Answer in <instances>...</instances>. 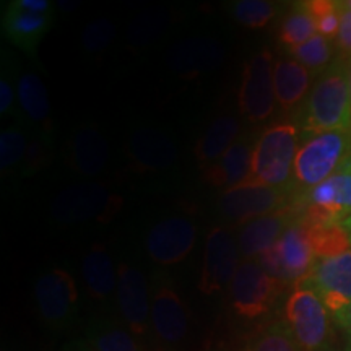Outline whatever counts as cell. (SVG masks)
I'll return each mask as SVG.
<instances>
[{
	"instance_id": "6da1fadb",
	"label": "cell",
	"mask_w": 351,
	"mask_h": 351,
	"mask_svg": "<svg viewBox=\"0 0 351 351\" xmlns=\"http://www.w3.org/2000/svg\"><path fill=\"white\" fill-rule=\"evenodd\" d=\"M300 127L307 137L351 129L348 60L339 57L317 77L301 108Z\"/></svg>"
},
{
	"instance_id": "7a4b0ae2",
	"label": "cell",
	"mask_w": 351,
	"mask_h": 351,
	"mask_svg": "<svg viewBox=\"0 0 351 351\" xmlns=\"http://www.w3.org/2000/svg\"><path fill=\"white\" fill-rule=\"evenodd\" d=\"M300 150V129L282 122L267 129L254 145L247 181L263 186L293 189L295 161Z\"/></svg>"
},
{
	"instance_id": "3957f363",
	"label": "cell",
	"mask_w": 351,
	"mask_h": 351,
	"mask_svg": "<svg viewBox=\"0 0 351 351\" xmlns=\"http://www.w3.org/2000/svg\"><path fill=\"white\" fill-rule=\"evenodd\" d=\"M351 156V129L330 130L307 137L298 150L293 173L296 199L327 181Z\"/></svg>"
},
{
	"instance_id": "277c9868",
	"label": "cell",
	"mask_w": 351,
	"mask_h": 351,
	"mask_svg": "<svg viewBox=\"0 0 351 351\" xmlns=\"http://www.w3.org/2000/svg\"><path fill=\"white\" fill-rule=\"evenodd\" d=\"M122 207V199L98 182L77 184L60 191L49 205L51 219L59 226L108 221Z\"/></svg>"
},
{
	"instance_id": "5b68a950",
	"label": "cell",
	"mask_w": 351,
	"mask_h": 351,
	"mask_svg": "<svg viewBox=\"0 0 351 351\" xmlns=\"http://www.w3.org/2000/svg\"><path fill=\"white\" fill-rule=\"evenodd\" d=\"M330 313L306 282L293 287L285 302V319L300 351H320L330 335Z\"/></svg>"
},
{
	"instance_id": "8992f818",
	"label": "cell",
	"mask_w": 351,
	"mask_h": 351,
	"mask_svg": "<svg viewBox=\"0 0 351 351\" xmlns=\"http://www.w3.org/2000/svg\"><path fill=\"white\" fill-rule=\"evenodd\" d=\"M287 285L271 276L257 258L241 262L231 287L230 302L239 317L252 320L269 314Z\"/></svg>"
},
{
	"instance_id": "52a82bcc",
	"label": "cell",
	"mask_w": 351,
	"mask_h": 351,
	"mask_svg": "<svg viewBox=\"0 0 351 351\" xmlns=\"http://www.w3.org/2000/svg\"><path fill=\"white\" fill-rule=\"evenodd\" d=\"M257 261L271 276L285 285L295 287L307 278L315 263V256L311 244L309 226L302 221L301 212L300 218L285 231L274 247L262 254Z\"/></svg>"
},
{
	"instance_id": "ba28073f",
	"label": "cell",
	"mask_w": 351,
	"mask_h": 351,
	"mask_svg": "<svg viewBox=\"0 0 351 351\" xmlns=\"http://www.w3.org/2000/svg\"><path fill=\"white\" fill-rule=\"evenodd\" d=\"M296 202L293 189H280L245 181L223 191L218 208L223 218L236 225H245L252 219L280 212Z\"/></svg>"
},
{
	"instance_id": "9c48e42d",
	"label": "cell",
	"mask_w": 351,
	"mask_h": 351,
	"mask_svg": "<svg viewBox=\"0 0 351 351\" xmlns=\"http://www.w3.org/2000/svg\"><path fill=\"white\" fill-rule=\"evenodd\" d=\"M39 317L52 330H64L77 320L78 288L64 269H51L38 276L33 288Z\"/></svg>"
},
{
	"instance_id": "30bf717a",
	"label": "cell",
	"mask_w": 351,
	"mask_h": 351,
	"mask_svg": "<svg viewBox=\"0 0 351 351\" xmlns=\"http://www.w3.org/2000/svg\"><path fill=\"white\" fill-rule=\"evenodd\" d=\"M274 65L275 59L269 49L257 52L244 64L238 96L239 109L245 119L254 124L270 119L275 111Z\"/></svg>"
},
{
	"instance_id": "8fae6325",
	"label": "cell",
	"mask_w": 351,
	"mask_h": 351,
	"mask_svg": "<svg viewBox=\"0 0 351 351\" xmlns=\"http://www.w3.org/2000/svg\"><path fill=\"white\" fill-rule=\"evenodd\" d=\"M295 205L307 225L343 223L351 215V171H337L327 181L296 199Z\"/></svg>"
},
{
	"instance_id": "7c38bea8",
	"label": "cell",
	"mask_w": 351,
	"mask_h": 351,
	"mask_svg": "<svg viewBox=\"0 0 351 351\" xmlns=\"http://www.w3.org/2000/svg\"><path fill=\"white\" fill-rule=\"evenodd\" d=\"M239 265L241 251L234 234L225 226L212 228L205 239L199 291L205 296H213L230 289Z\"/></svg>"
},
{
	"instance_id": "4fadbf2b",
	"label": "cell",
	"mask_w": 351,
	"mask_h": 351,
	"mask_svg": "<svg viewBox=\"0 0 351 351\" xmlns=\"http://www.w3.org/2000/svg\"><path fill=\"white\" fill-rule=\"evenodd\" d=\"M117 309L122 324L142 339L152 328V300L148 280L138 267L129 262L117 265Z\"/></svg>"
},
{
	"instance_id": "5bb4252c",
	"label": "cell",
	"mask_w": 351,
	"mask_h": 351,
	"mask_svg": "<svg viewBox=\"0 0 351 351\" xmlns=\"http://www.w3.org/2000/svg\"><path fill=\"white\" fill-rule=\"evenodd\" d=\"M302 282L317 293L337 322L351 304V249L339 256L317 258Z\"/></svg>"
},
{
	"instance_id": "9a60e30c",
	"label": "cell",
	"mask_w": 351,
	"mask_h": 351,
	"mask_svg": "<svg viewBox=\"0 0 351 351\" xmlns=\"http://www.w3.org/2000/svg\"><path fill=\"white\" fill-rule=\"evenodd\" d=\"M197 228L191 218L174 215L155 223L145 236V249L156 265L171 267L181 263L192 252Z\"/></svg>"
},
{
	"instance_id": "2e32d148",
	"label": "cell",
	"mask_w": 351,
	"mask_h": 351,
	"mask_svg": "<svg viewBox=\"0 0 351 351\" xmlns=\"http://www.w3.org/2000/svg\"><path fill=\"white\" fill-rule=\"evenodd\" d=\"M226 60L225 44L212 36H191L176 43L168 51L166 62L178 77L197 78L215 72Z\"/></svg>"
},
{
	"instance_id": "e0dca14e",
	"label": "cell",
	"mask_w": 351,
	"mask_h": 351,
	"mask_svg": "<svg viewBox=\"0 0 351 351\" xmlns=\"http://www.w3.org/2000/svg\"><path fill=\"white\" fill-rule=\"evenodd\" d=\"M127 153L142 173H163L178 161V147L165 130L153 125H138L127 138Z\"/></svg>"
},
{
	"instance_id": "ac0fdd59",
	"label": "cell",
	"mask_w": 351,
	"mask_h": 351,
	"mask_svg": "<svg viewBox=\"0 0 351 351\" xmlns=\"http://www.w3.org/2000/svg\"><path fill=\"white\" fill-rule=\"evenodd\" d=\"M191 327L189 314L182 298L168 282H158L152 295V330L156 339L168 346H176L186 340Z\"/></svg>"
},
{
	"instance_id": "d6986e66",
	"label": "cell",
	"mask_w": 351,
	"mask_h": 351,
	"mask_svg": "<svg viewBox=\"0 0 351 351\" xmlns=\"http://www.w3.org/2000/svg\"><path fill=\"white\" fill-rule=\"evenodd\" d=\"M109 142L99 127L83 124L73 130L67 143L70 168L83 178H98L109 165Z\"/></svg>"
},
{
	"instance_id": "ffe728a7",
	"label": "cell",
	"mask_w": 351,
	"mask_h": 351,
	"mask_svg": "<svg viewBox=\"0 0 351 351\" xmlns=\"http://www.w3.org/2000/svg\"><path fill=\"white\" fill-rule=\"evenodd\" d=\"M300 218V208L295 204L280 210V212L265 215L245 223L238 234V244L241 256L244 261L258 258L269 249L274 247L285 231Z\"/></svg>"
},
{
	"instance_id": "44dd1931",
	"label": "cell",
	"mask_w": 351,
	"mask_h": 351,
	"mask_svg": "<svg viewBox=\"0 0 351 351\" xmlns=\"http://www.w3.org/2000/svg\"><path fill=\"white\" fill-rule=\"evenodd\" d=\"M54 23V15H39L26 10L13 0L3 10L2 29L8 41L19 46L21 51L34 56L39 43L46 36Z\"/></svg>"
},
{
	"instance_id": "7402d4cb",
	"label": "cell",
	"mask_w": 351,
	"mask_h": 351,
	"mask_svg": "<svg viewBox=\"0 0 351 351\" xmlns=\"http://www.w3.org/2000/svg\"><path fill=\"white\" fill-rule=\"evenodd\" d=\"M16 95H19L20 117L36 129V134L51 135L52 109L49 95L38 73L23 70L16 77Z\"/></svg>"
},
{
	"instance_id": "603a6c76",
	"label": "cell",
	"mask_w": 351,
	"mask_h": 351,
	"mask_svg": "<svg viewBox=\"0 0 351 351\" xmlns=\"http://www.w3.org/2000/svg\"><path fill=\"white\" fill-rule=\"evenodd\" d=\"M313 73L293 57L276 59L274 65V86L276 104L283 111H295L304 104L313 88Z\"/></svg>"
},
{
	"instance_id": "cb8c5ba5",
	"label": "cell",
	"mask_w": 351,
	"mask_h": 351,
	"mask_svg": "<svg viewBox=\"0 0 351 351\" xmlns=\"http://www.w3.org/2000/svg\"><path fill=\"white\" fill-rule=\"evenodd\" d=\"M82 275L93 300L106 302L117 293V267L103 244H95L82 258Z\"/></svg>"
},
{
	"instance_id": "d4e9b609",
	"label": "cell",
	"mask_w": 351,
	"mask_h": 351,
	"mask_svg": "<svg viewBox=\"0 0 351 351\" xmlns=\"http://www.w3.org/2000/svg\"><path fill=\"white\" fill-rule=\"evenodd\" d=\"M252 152L254 147L249 140L238 138L217 163L204 169V178L212 186L225 191L239 186L247 181L251 174Z\"/></svg>"
},
{
	"instance_id": "484cf974",
	"label": "cell",
	"mask_w": 351,
	"mask_h": 351,
	"mask_svg": "<svg viewBox=\"0 0 351 351\" xmlns=\"http://www.w3.org/2000/svg\"><path fill=\"white\" fill-rule=\"evenodd\" d=\"M241 124L238 117L225 114L215 119L195 145L197 163L208 168L221 158L238 140Z\"/></svg>"
},
{
	"instance_id": "4316f807",
	"label": "cell",
	"mask_w": 351,
	"mask_h": 351,
	"mask_svg": "<svg viewBox=\"0 0 351 351\" xmlns=\"http://www.w3.org/2000/svg\"><path fill=\"white\" fill-rule=\"evenodd\" d=\"M86 341L95 351H147L129 328L109 319L91 320Z\"/></svg>"
},
{
	"instance_id": "83f0119b",
	"label": "cell",
	"mask_w": 351,
	"mask_h": 351,
	"mask_svg": "<svg viewBox=\"0 0 351 351\" xmlns=\"http://www.w3.org/2000/svg\"><path fill=\"white\" fill-rule=\"evenodd\" d=\"M173 16L165 8H152L135 19L127 29V43L134 51H143L168 33Z\"/></svg>"
},
{
	"instance_id": "f1b7e54d",
	"label": "cell",
	"mask_w": 351,
	"mask_h": 351,
	"mask_svg": "<svg viewBox=\"0 0 351 351\" xmlns=\"http://www.w3.org/2000/svg\"><path fill=\"white\" fill-rule=\"evenodd\" d=\"M317 34L314 16L311 15L306 2L295 3L285 13L282 23H280V41L287 49L301 46L311 38Z\"/></svg>"
},
{
	"instance_id": "f546056e",
	"label": "cell",
	"mask_w": 351,
	"mask_h": 351,
	"mask_svg": "<svg viewBox=\"0 0 351 351\" xmlns=\"http://www.w3.org/2000/svg\"><path fill=\"white\" fill-rule=\"evenodd\" d=\"M302 221H304V219H302ZM307 226H309L311 244H313L315 261H317V258L339 256V254L346 252L351 249V234L341 223Z\"/></svg>"
},
{
	"instance_id": "4dcf8cb0",
	"label": "cell",
	"mask_w": 351,
	"mask_h": 351,
	"mask_svg": "<svg viewBox=\"0 0 351 351\" xmlns=\"http://www.w3.org/2000/svg\"><path fill=\"white\" fill-rule=\"evenodd\" d=\"M28 142L26 132L20 124L8 125L0 132V173L3 178L15 173L20 174Z\"/></svg>"
},
{
	"instance_id": "1f68e13d",
	"label": "cell",
	"mask_w": 351,
	"mask_h": 351,
	"mask_svg": "<svg viewBox=\"0 0 351 351\" xmlns=\"http://www.w3.org/2000/svg\"><path fill=\"white\" fill-rule=\"evenodd\" d=\"M288 52L296 62L306 67L313 75H320L333 64L335 44L330 39L315 34L309 41L293 47V49H288Z\"/></svg>"
},
{
	"instance_id": "d6a6232c",
	"label": "cell",
	"mask_w": 351,
	"mask_h": 351,
	"mask_svg": "<svg viewBox=\"0 0 351 351\" xmlns=\"http://www.w3.org/2000/svg\"><path fill=\"white\" fill-rule=\"evenodd\" d=\"M234 20L245 28H263L275 19L278 5L270 0H236L230 5Z\"/></svg>"
},
{
	"instance_id": "836d02e7",
	"label": "cell",
	"mask_w": 351,
	"mask_h": 351,
	"mask_svg": "<svg viewBox=\"0 0 351 351\" xmlns=\"http://www.w3.org/2000/svg\"><path fill=\"white\" fill-rule=\"evenodd\" d=\"M245 351H300L283 320L270 324L249 343Z\"/></svg>"
},
{
	"instance_id": "e575fe53",
	"label": "cell",
	"mask_w": 351,
	"mask_h": 351,
	"mask_svg": "<svg viewBox=\"0 0 351 351\" xmlns=\"http://www.w3.org/2000/svg\"><path fill=\"white\" fill-rule=\"evenodd\" d=\"M311 15L314 16L315 28L320 36L335 41L340 29V2L332 0H311L306 2Z\"/></svg>"
},
{
	"instance_id": "d590c367",
	"label": "cell",
	"mask_w": 351,
	"mask_h": 351,
	"mask_svg": "<svg viewBox=\"0 0 351 351\" xmlns=\"http://www.w3.org/2000/svg\"><path fill=\"white\" fill-rule=\"evenodd\" d=\"M116 25L109 19H95L82 33V47L88 54H101L116 39Z\"/></svg>"
},
{
	"instance_id": "8d00e7d4",
	"label": "cell",
	"mask_w": 351,
	"mask_h": 351,
	"mask_svg": "<svg viewBox=\"0 0 351 351\" xmlns=\"http://www.w3.org/2000/svg\"><path fill=\"white\" fill-rule=\"evenodd\" d=\"M52 156V140L51 135L36 134L29 138L28 150H26L23 165H21L20 176H32L41 171L44 166L49 165Z\"/></svg>"
},
{
	"instance_id": "74e56055",
	"label": "cell",
	"mask_w": 351,
	"mask_h": 351,
	"mask_svg": "<svg viewBox=\"0 0 351 351\" xmlns=\"http://www.w3.org/2000/svg\"><path fill=\"white\" fill-rule=\"evenodd\" d=\"M0 114L20 117L19 95H16V78L13 77L10 60H2V77H0Z\"/></svg>"
},
{
	"instance_id": "f35d334b",
	"label": "cell",
	"mask_w": 351,
	"mask_h": 351,
	"mask_svg": "<svg viewBox=\"0 0 351 351\" xmlns=\"http://www.w3.org/2000/svg\"><path fill=\"white\" fill-rule=\"evenodd\" d=\"M335 47L341 59L351 60V10L340 2V29L335 39Z\"/></svg>"
},
{
	"instance_id": "ab89813d",
	"label": "cell",
	"mask_w": 351,
	"mask_h": 351,
	"mask_svg": "<svg viewBox=\"0 0 351 351\" xmlns=\"http://www.w3.org/2000/svg\"><path fill=\"white\" fill-rule=\"evenodd\" d=\"M19 3L26 10L39 13V15H54L57 8L49 0H19Z\"/></svg>"
},
{
	"instance_id": "60d3db41",
	"label": "cell",
	"mask_w": 351,
	"mask_h": 351,
	"mask_svg": "<svg viewBox=\"0 0 351 351\" xmlns=\"http://www.w3.org/2000/svg\"><path fill=\"white\" fill-rule=\"evenodd\" d=\"M337 324H339V326L346 332V337H348V341H350L348 348L351 350V304L348 306V309L345 311L343 315L337 320Z\"/></svg>"
},
{
	"instance_id": "b9f144b4",
	"label": "cell",
	"mask_w": 351,
	"mask_h": 351,
	"mask_svg": "<svg viewBox=\"0 0 351 351\" xmlns=\"http://www.w3.org/2000/svg\"><path fill=\"white\" fill-rule=\"evenodd\" d=\"M60 351H95V350H93V346L88 343L86 339L85 340L80 339V340L70 341V343L65 345Z\"/></svg>"
},
{
	"instance_id": "7bdbcfd3",
	"label": "cell",
	"mask_w": 351,
	"mask_h": 351,
	"mask_svg": "<svg viewBox=\"0 0 351 351\" xmlns=\"http://www.w3.org/2000/svg\"><path fill=\"white\" fill-rule=\"evenodd\" d=\"M78 3L75 2H59L57 3V8H60V10H73V8H77Z\"/></svg>"
},
{
	"instance_id": "ee69618b",
	"label": "cell",
	"mask_w": 351,
	"mask_h": 351,
	"mask_svg": "<svg viewBox=\"0 0 351 351\" xmlns=\"http://www.w3.org/2000/svg\"><path fill=\"white\" fill-rule=\"evenodd\" d=\"M341 225H343V226L346 228V230H348V232H350V234H351V215H350V217H348V218H346V219H345V221H343V223H341Z\"/></svg>"
},
{
	"instance_id": "f6af8a7d",
	"label": "cell",
	"mask_w": 351,
	"mask_h": 351,
	"mask_svg": "<svg viewBox=\"0 0 351 351\" xmlns=\"http://www.w3.org/2000/svg\"><path fill=\"white\" fill-rule=\"evenodd\" d=\"M348 80H350V99H351V60H348Z\"/></svg>"
},
{
	"instance_id": "bcb514c9",
	"label": "cell",
	"mask_w": 351,
	"mask_h": 351,
	"mask_svg": "<svg viewBox=\"0 0 351 351\" xmlns=\"http://www.w3.org/2000/svg\"><path fill=\"white\" fill-rule=\"evenodd\" d=\"M341 168H345V169H350L351 171V156L348 158V160H346V163L341 166Z\"/></svg>"
},
{
	"instance_id": "7dc6e473",
	"label": "cell",
	"mask_w": 351,
	"mask_h": 351,
	"mask_svg": "<svg viewBox=\"0 0 351 351\" xmlns=\"http://www.w3.org/2000/svg\"><path fill=\"white\" fill-rule=\"evenodd\" d=\"M343 5H345V7H348L350 10H351V0H345V2H343Z\"/></svg>"
},
{
	"instance_id": "c3c4849f",
	"label": "cell",
	"mask_w": 351,
	"mask_h": 351,
	"mask_svg": "<svg viewBox=\"0 0 351 351\" xmlns=\"http://www.w3.org/2000/svg\"><path fill=\"white\" fill-rule=\"evenodd\" d=\"M346 351H351V350H350V348H346Z\"/></svg>"
}]
</instances>
